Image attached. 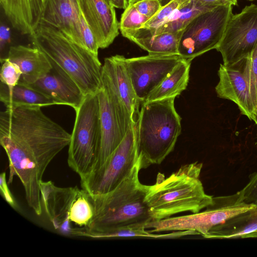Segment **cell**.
Returning a JSON list of instances; mask_svg holds the SVG:
<instances>
[{"label": "cell", "instance_id": "1", "mask_svg": "<svg viewBox=\"0 0 257 257\" xmlns=\"http://www.w3.org/2000/svg\"><path fill=\"white\" fill-rule=\"evenodd\" d=\"M71 134L46 115L41 107L12 106L0 113V144L9 160L8 184L16 176L28 206L42 213L40 184L53 159L69 146Z\"/></svg>", "mask_w": 257, "mask_h": 257}, {"label": "cell", "instance_id": "2", "mask_svg": "<svg viewBox=\"0 0 257 257\" xmlns=\"http://www.w3.org/2000/svg\"><path fill=\"white\" fill-rule=\"evenodd\" d=\"M202 164L182 165L167 178L159 172L152 185H146L145 202L152 220H160L184 212L197 213L214 202L200 179Z\"/></svg>", "mask_w": 257, "mask_h": 257}, {"label": "cell", "instance_id": "3", "mask_svg": "<svg viewBox=\"0 0 257 257\" xmlns=\"http://www.w3.org/2000/svg\"><path fill=\"white\" fill-rule=\"evenodd\" d=\"M52 66L64 72L85 96L95 94L102 85V67L98 56L71 41L57 29L40 24L29 36Z\"/></svg>", "mask_w": 257, "mask_h": 257}, {"label": "cell", "instance_id": "4", "mask_svg": "<svg viewBox=\"0 0 257 257\" xmlns=\"http://www.w3.org/2000/svg\"><path fill=\"white\" fill-rule=\"evenodd\" d=\"M143 169L141 158L130 175L114 189L91 196L93 218L86 229L90 231L115 229L130 225L146 224L152 221L145 202L146 185L139 180Z\"/></svg>", "mask_w": 257, "mask_h": 257}, {"label": "cell", "instance_id": "5", "mask_svg": "<svg viewBox=\"0 0 257 257\" xmlns=\"http://www.w3.org/2000/svg\"><path fill=\"white\" fill-rule=\"evenodd\" d=\"M171 97L142 104L135 124L136 145L143 169L160 164L174 150L181 132V118Z\"/></svg>", "mask_w": 257, "mask_h": 257}, {"label": "cell", "instance_id": "6", "mask_svg": "<svg viewBox=\"0 0 257 257\" xmlns=\"http://www.w3.org/2000/svg\"><path fill=\"white\" fill-rule=\"evenodd\" d=\"M75 111L67 163L81 180L94 171L99 152L100 127L97 94L85 96Z\"/></svg>", "mask_w": 257, "mask_h": 257}, {"label": "cell", "instance_id": "7", "mask_svg": "<svg viewBox=\"0 0 257 257\" xmlns=\"http://www.w3.org/2000/svg\"><path fill=\"white\" fill-rule=\"evenodd\" d=\"M213 203L205 210L191 214L152 220L145 225L153 233L168 231L192 230L205 238L216 226L257 207L241 200L238 192L228 196L213 197Z\"/></svg>", "mask_w": 257, "mask_h": 257}, {"label": "cell", "instance_id": "8", "mask_svg": "<svg viewBox=\"0 0 257 257\" xmlns=\"http://www.w3.org/2000/svg\"><path fill=\"white\" fill-rule=\"evenodd\" d=\"M101 79V87L97 93L99 103L100 145L93 171L107 161L128 130L136 124L110 85L105 79Z\"/></svg>", "mask_w": 257, "mask_h": 257}, {"label": "cell", "instance_id": "9", "mask_svg": "<svg viewBox=\"0 0 257 257\" xmlns=\"http://www.w3.org/2000/svg\"><path fill=\"white\" fill-rule=\"evenodd\" d=\"M231 6H222L202 13L182 30L178 54L192 60L219 45L231 16Z\"/></svg>", "mask_w": 257, "mask_h": 257}, {"label": "cell", "instance_id": "10", "mask_svg": "<svg viewBox=\"0 0 257 257\" xmlns=\"http://www.w3.org/2000/svg\"><path fill=\"white\" fill-rule=\"evenodd\" d=\"M139 160L134 125L107 161L80 180L82 188L92 196L113 190L130 175Z\"/></svg>", "mask_w": 257, "mask_h": 257}, {"label": "cell", "instance_id": "11", "mask_svg": "<svg viewBox=\"0 0 257 257\" xmlns=\"http://www.w3.org/2000/svg\"><path fill=\"white\" fill-rule=\"evenodd\" d=\"M257 43V5L245 6L228 20L222 38L215 49L223 64L234 63L247 57Z\"/></svg>", "mask_w": 257, "mask_h": 257}, {"label": "cell", "instance_id": "12", "mask_svg": "<svg viewBox=\"0 0 257 257\" xmlns=\"http://www.w3.org/2000/svg\"><path fill=\"white\" fill-rule=\"evenodd\" d=\"M183 59L179 55L124 58L125 67L141 105Z\"/></svg>", "mask_w": 257, "mask_h": 257}, {"label": "cell", "instance_id": "13", "mask_svg": "<svg viewBox=\"0 0 257 257\" xmlns=\"http://www.w3.org/2000/svg\"><path fill=\"white\" fill-rule=\"evenodd\" d=\"M41 200L54 229L69 236H83L84 227L73 226L69 220L73 204L80 189L77 186L59 187L51 181L40 184Z\"/></svg>", "mask_w": 257, "mask_h": 257}, {"label": "cell", "instance_id": "14", "mask_svg": "<svg viewBox=\"0 0 257 257\" xmlns=\"http://www.w3.org/2000/svg\"><path fill=\"white\" fill-rule=\"evenodd\" d=\"M215 87L218 97L234 102L240 112L252 120L254 112L249 93L248 56L229 65L220 64Z\"/></svg>", "mask_w": 257, "mask_h": 257}, {"label": "cell", "instance_id": "15", "mask_svg": "<svg viewBox=\"0 0 257 257\" xmlns=\"http://www.w3.org/2000/svg\"><path fill=\"white\" fill-rule=\"evenodd\" d=\"M78 1L81 13L93 32L99 48L108 47L119 33V23L115 8L106 0Z\"/></svg>", "mask_w": 257, "mask_h": 257}, {"label": "cell", "instance_id": "16", "mask_svg": "<svg viewBox=\"0 0 257 257\" xmlns=\"http://www.w3.org/2000/svg\"><path fill=\"white\" fill-rule=\"evenodd\" d=\"M81 15L78 0H47L40 24L58 29L71 41L85 48Z\"/></svg>", "mask_w": 257, "mask_h": 257}, {"label": "cell", "instance_id": "17", "mask_svg": "<svg viewBox=\"0 0 257 257\" xmlns=\"http://www.w3.org/2000/svg\"><path fill=\"white\" fill-rule=\"evenodd\" d=\"M124 58L119 55L105 58L102 65L101 76L110 85L136 124L139 118L141 103L137 97L125 67Z\"/></svg>", "mask_w": 257, "mask_h": 257}, {"label": "cell", "instance_id": "18", "mask_svg": "<svg viewBox=\"0 0 257 257\" xmlns=\"http://www.w3.org/2000/svg\"><path fill=\"white\" fill-rule=\"evenodd\" d=\"M54 100L57 105H66L77 109L85 96L75 82L64 72L52 66L41 78L26 84Z\"/></svg>", "mask_w": 257, "mask_h": 257}, {"label": "cell", "instance_id": "19", "mask_svg": "<svg viewBox=\"0 0 257 257\" xmlns=\"http://www.w3.org/2000/svg\"><path fill=\"white\" fill-rule=\"evenodd\" d=\"M47 0H0L13 27L24 35L32 34L40 24Z\"/></svg>", "mask_w": 257, "mask_h": 257}, {"label": "cell", "instance_id": "20", "mask_svg": "<svg viewBox=\"0 0 257 257\" xmlns=\"http://www.w3.org/2000/svg\"><path fill=\"white\" fill-rule=\"evenodd\" d=\"M16 64L22 71L19 83L30 84L47 74L52 68V64L39 49L24 45L10 47L8 57Z\"/></svg>", "mask_w": 257, "mask_h": 257}, {"label": "cell", "instance_id": "21", "mask_svg": "<svg viewBox=\"0 0 257 257\" xmlns=\"http://www.w3.org/2000/svg\"><path fill=\"white\" fill-rule=\"evenodd\" d=\"M182 31L164 32L154 35H142L129 32L122 35L147 51L149 55H179L178 45Z\"/></svg>", "mask_w": 257, "mask_h": 257}, {"label": "cell", "instance_id": "22", "mask_svg": "<svg viewBox=\"0 0 257 257\" xmlns=\"http://www.w3.org/2000/svg\"><path fill=\"white\" fill-rule=\"evenodd\" d=\"M0 100L6 107L28 106L42 108L57 105L51 98L28 85L21 83L10 88L1 82Z\"/></svg>", "mask_w": 257, "mask_h": 257}, {"label": "cell", "instance_id": "23", "mask_svg": "<svg viewBox=\"0 0 257 257\" xmlns=\"http://www.w3.org/2000/svg\"><path fill=\"white\" fill-rule=\"evenodd\" d=\"M257 231V207L239 214L215 226L206 238H245Z\"/></svg>", "mask_w": 257, "mask_h": 257}, {"label": "cell", "instance_id": "24", "mask_svg": "<svg viewBox=\"0 0 257 257\" xmlns=\"http://www.w3.org/2000/svg\"><path fill=\"white\" fill-rule=\"evenodd\" d=\"M191 60L183 59L149 94L145 102L176 97L188 85Z\"/></svg>", "mask_w": 257, "mask_h": 257}, {"label": "cell", "instance_id": "25", "mask_svg": "<svg viewBox=\"0 0 257 257\" xmlns=\"http://www.w3.org/2000/svg\"><path fill=\"white\" fill-rule=\"evenodd\" d=\"M195 0H188L183 4L162 25L152 31L144 28L133 31L142 35H154L164 32H177L183 30L198 15L211 10Z\"/></svg>", "mask_w": 257, "mask_h": 257}, {"label": "cell", "instance_id": "26", "mask_svg": "<svg viewBox=\"0 0 257 257\" xmlns=\"http://www.w3.org/2000/svg\"><path fill=\"white\" fill-rule=\"evenodd\" d=\"M145 225H130L115 229L104 231H90L85 228L84 237L93 238L145 237L149 238H173L198 234L192 230L174 231L169 233H155L146 230Z\"/></svg>", "mask_w": 257, "mask_h": 257}, {"label": "cell", "instance_id": "27", "mask_svg": "<svg viewBox=\"0 0 257 257\" xmlns=\"http://www.w3.org/2000/svg\"><path fill=\"white\" fill-rule=\"evenodd\" d=\"M149 18L139 12L133 4H128L121 15L119 29L122 34L142 28Z\"/></svg>", "mask_w": 257, "mask_h": 257}, {"label": "cell", "instance_id": "28", "mask_svg": "<svg viewBox=\"0 0 257 257\" xmlns=\"http://www.w3.org/2000/svg\"><path fill=\"white\" fill-rule=\"evenodd\" d=\"M188 1L171 0L163 6L154 16L150 19L142 28L148 31L156 29L164 24L176 10Z\"/></svg>", "mask_w": 257, "mask_h": 257}, {"label": "cell", "instance_id": "29", "mask_svg": "<svg viewBox=\"0 0 257 257\" xmlns=\"http://www.w3.org/2000/svg\"><path fill=\"white\" fill-rule=\"evenodd\" d=\"M2 63L0 79L1 83L11 88L17 85L22 76V71L20 67L7 58L1 59Z\"/></svg>", "mask_w": 257, "mask_h": 257}, {"label": "cell", "instance_id": "30", "mask_svg": "<svg viewBox=\"0 0 257 257\" xmlns=\"http://www.w3.org/2000/svg\"><path fill=\"white\" fill-rule=\"evenodd\" d=\"M248 59L249 93L254 112L257 110V43Z\"/></svg>", "mask_w": 257, "mask_h": 257}, {"label": "cell", "instance_id": "31", "mask_svg": "<svg viewBox=\"0 0 257 257\" xmlns=\"http://www.w3.org/2000/svg\"><path fill=\"white\" fill-rule=\"evenodd\" d=\"M237 192L244 202L257 206V172L250 175L248 182Z\"/></svg>", "mask_w": 257, "mask_h": 257}, {"label": "cell", "instance_id": "32", "mask_svg": "<svg viewBox=\"0 0 257 257\" xmlns=\"http://www.w3.org/2000/svg\"><path fill=\"white\" fill-rule=\"evenodd\" d=\"M167 3L166 0H141L133 5L139 12L151 19Z\"/></svg>", "mask_w": 257, "mask_h": 257}, {"label": "cell", "instance_id": "33", "mask_svg": "<svg viewBox=\"0 0 257 257\" xmlns=\"http://www.w3.org/2000/svg\"><path fill=\"white\" fill-rule=\"evenodd\" d=\"M82 35L84 48L93 54L98 56L99 49L96 38L82 13L81 15Z\"/></svg>", "mask_w": 257, "mask_h": 257}, {"label": "cell", "instance_id": "34", "mask_svg": "<svg viewBox=\"0 0 257 257\" xmlns=\"http://www.w3.org/2000/svg\"><path fill=\"white\" fill-rule=\"evenodd\" d=\"M8 182L6 179V174L3 172L0 175V190L1 193L5 201L14 209L18 208V205L15 198L10 191Z\"/></svg>", "mask_w": 257, "mask_h": 257}, {"label": "cell", "instance_id": "35", "mask_svg": "<svg viewBox=\"0 0 257 257\" xmlns=\"http://www.w3.org/2000/svg\"><path fill=\"white\" fill-rule=\"evenodd\" d=\"M210 9L222 6H236L237 0H195Z\"/></svg>", "mask_w": 257, "mask_h": 257}, {"label": "cell", "instance_id": "36", "mask_svg": "<svg viewBox=\"0 0 257 257\" xmlns=\"http://www.w3.org/2000/svg\"><path fill=\"white\" fill-rule=\"evenodd\" d=\"M11 32L9 27L1 25L0 27V50L1 53L6 45L10 42Z\"/></svg>", "mask_w": 257, "mask_h": 257}, {"label": "cell", "instance_id": "37", "mask_svg": "<svg viewBox=\"0 0 257 257\" xmlns=\"http://www.w3.org/2000/svg\"><path fill=\"white\" fill-rule=\"evenodd\" d=\"M111 5L116 8L125 9L128 6L127 0H110Z\"/></svg>", "mask_w": 257, "mask_h": 257}, {"label": "cell", "instance_id": "38", "mask_svg": "<svg viewBox=\"0 0 257 257\" xmlns=\"http://www.w3.org/2000/svg\"><path fill=\"white\" fill-rule=\"evenodd\" d=\"M252 120H253L257 126V110L253 112L252 114Z\"/></svg>", "mask_w": 257, "mask_h": 257}, {"label": "cell", "instance_id": "39", "mask_svg": "<svg viewBox=\"0 0 257 257\" xmlns=\"http://www.w3.org/2000/svg\"><path fill=\"white\" fill-rule=\"evenodd\" d=\"M128 3L131 4H134V3L141 1V0H127ZM167 3L169 2L171 0H166Z\"/></svg>", "mask_w": 257, "mask_h": 257}, {"label": "cell", "instance_id": "40", "mask_svg": "<svg viewBox=\"0 0 257 257\" xmlns=\"http://www.w3.org/2000/svg\"><path fill=\"white\" fill-rule=\"evenodd\" d=\"M106 1L109 4L111 5L110 0H106Z\"/></svg>", "mask_w": 257, "mask_h": 257}, {"label": "cell", "instance_id": "41", "mask_svg": "<svg viewBox=\"0 0 257 257\" xmlns=\"http://www.w3.org/2000/svg\"><path fill=\"white\" fill-rule=\"evenodd\" d=\"M247 1H255V0H247Z\"/></svg>", "mask_w": 257, "mask_h": 257}]
</instances>
